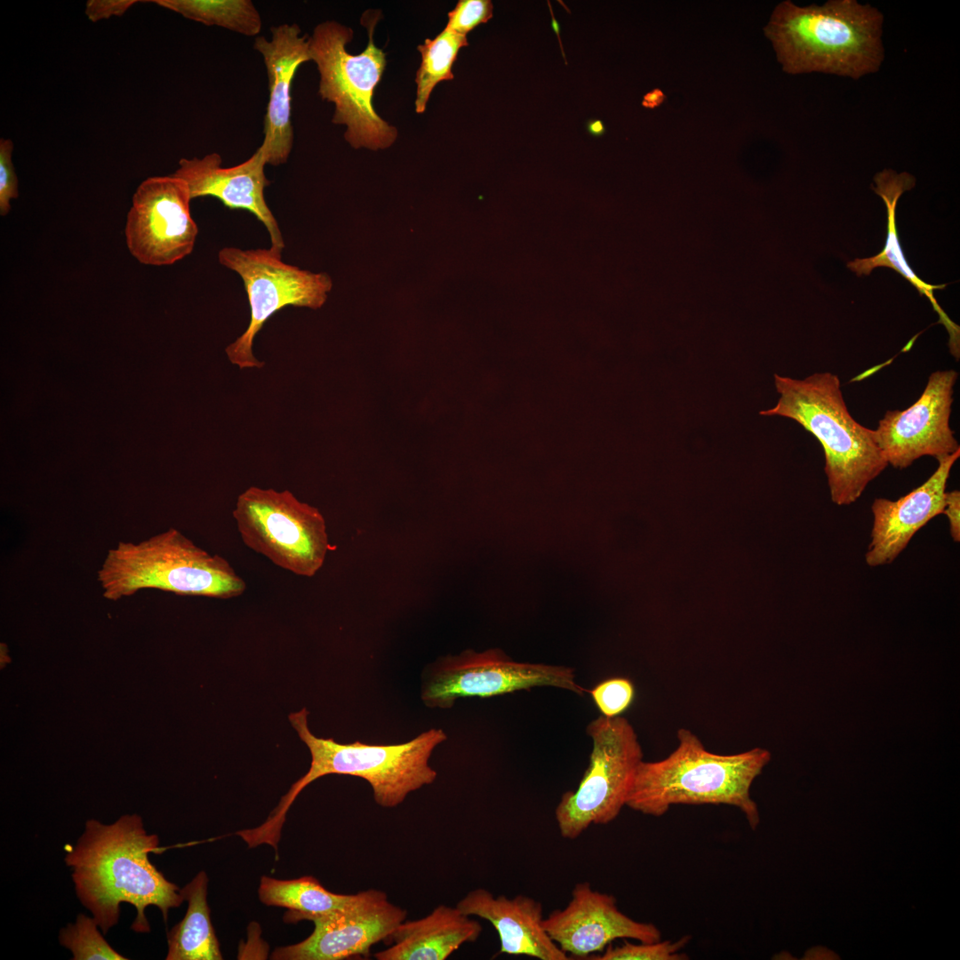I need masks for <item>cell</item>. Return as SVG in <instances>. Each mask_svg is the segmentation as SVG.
I'll return each mask as SVG.
<instances>
[{"label":"cell","mask_w":960,"mask_h":960,"mask_svg":"<svg viewBox=\"0 0 960 960\" xmlns=\"http://www.w3.org/2000/svg\"><path fill=\"white\" fill-rule=\"evenodd\" d=\"M156 835L148 834L138 814H124L111 824L88 820L75 845L65 847V863L71 868L75 892L103 934L119 922L122 903L136 909L131 929L150 932L145 914L149 906L164 921L171 908L184 901L180 889L151 863L158 850Z\"/></svg>","instance_id":"6da1fadb"},{"label":"cell","mask_w":960,"mask_h":960,"mask_svg":"<svg viewBox=\"0 0 960 960\" xmlns=\"http://www.w3.org/2000/svg\"><path fill=\"white\" fill-rule=\"evenodd\" d=\"M308 714L303 708L290 714L289 720L310 751V767L292 784L266 821L248 830L256 845L268 844L276 849L291 804L308 784L323 776L344 774L365 780L372 788L375 802L385 808L397 806L409 793L435 781L436 772L428 760L434 748L447 739L442 729H429L400 744H341L315 736L308 725Z\"/></svg>","instance_id":"7a4b0ae2"},{"label":"cell","mask_w":960,"mask_h":960,"mask_svg":"<svg viewBox=\"0 0 960 960\" xmlns=\"http://www.w3.org/2000/svg\"><path fill=\"white\" fill-rule=\"evenodd\" d=\"M882 23L878 10L854 0L806 7L784 1L774 9L764 33L785 72L857 79L880 67Z\"/></svg>","instance_id":"3957f363"},{"label":"cell","mask_w":960,"mask_h":960,"mask_svg":"<svg viewBox=\"0 0 960 960\" xmlns=\"http://www.w3.org/2000/svg\"><path fill=\"white\" fill-rule=\"evenodd\" d=\"M677 739V747L664 759L640 763L626 806L660 817L675 804L731 805L756 829L760 818L750 788L771 760L770 752L754 748L732 755L712 753L684 728Z\"/></svg>","instance_id":"277c9868"},{"label":"cell","mask_w":960,"mask_h":960,"mask_svg":"<svg viewBox=\"0 0 960 960\" xmlns=\"http://www.w3.org/2000/svg\"><path fill=\"white\" fill-rule=\"evenodd\" d=\"M780 395L764 416L791 419L820 443L831 500L851 505L888 466L873 429L857 422L844 402L837 375L816 372L804 380L774 375Z\"/></svg>","instance_id":"5b68a950"},{"label":"cell","mask_w":960,"mask_h":960,"mask_svg":"<svg viewBox=\"0 0 960 960\" xmlns=\"http://www.w3.org/2000/svg\"><path fill=\"white\" fill-rule=\"evenodd\" d=\"M97 580L103 596L113 601L144 588L220 599L246 590V582L227 559L174 527L138 543L119 541L108 549Z\"/></svg>","instance_id":"8992f818"},{"label":"cell","mask_w":960,"mask_h":960,"mask_svg":"<svg viewBox=\"0 0 960 960\" xmlns=\"http://www.w3.org/2000/svg\"><path fill=\"white\" fill-rule=\"evenodd\" d=\"M379 19L378 12L364 14L362 22L369 40L357 55L349 53L346 47L353 39L352 29L336 21L318 24L308 38L311 60L320 76L318 92L323 100L334 104L332 123L346 126L344 138L355 148H386L397 137L396 129L372 106L374 91L387 63L383 50L373 43Z\"/></svg>","instance_id":"52a82bcc"},{"label":"cell","mask_w":960,"mask_h":960,"mask_svg":"<svg viewBox=\"0 0 960 960\" xmlns=\"http://www.w3.org/2000/svg\"><path fill=\"white\" fill-rule=\"evenodd\" d=\"M232 516L246 547L295 575L313 577L331 549L321 512L289 490L250 486Z\"/></svg>","instance_id":"ba28073f"},{"label":"cell","mask_w":960,"mask_h":960,"mask_svg":"<svg viewBox=\"0 0 960 960\" xmlns=\"http://www.w3.org/2000/svg\"><path fill=\"white\" fill-rule=\"evenodd\" d=\"M587 732L593 747L588 766L575 791L561 796L555 810L559 833L576 839L592 825L613 821L626 805L643 750L628 720L603 715Z\"/></svg>","instance_id":"9c48e42d"},{"label":"cell","mask_w":960,"mask_h":960,"mask_svg":"<svg viewBox=\"0 0 960 960\" xmlns=\"http://www.w3.org/2000/svg\"><path fill=\"white\" fill-rule=\"evenodd\" d=\"M276 247L243 250L226 246L218 260L243 280L251 309L246 330L225 348L230 363L240 369H261L264 363L253 354V341L264 324L284 307L319 308L327 300L332 282L325 273H312L285 263Z\"/></svg>","instance_id":"30bf717a"},{"label":"cell","mask_w":960,"mask_h":960,"mask_svg":"<svg viewBox=\"0 0 960 960\" xmlns=\"http://www.w3.org/2000/svg\"><path fill=\"white\" fill-rule=\"evenodd\" d=\"M548 686L583 696L574 669L564 666L515 661L499 649L467 650L439 659L427 672L421 699L430 708H449L460 698H488Z\"/></svg>","instance_id":"8fae6325"},{"label":"cell","mask_w":960,"mask_h":960,"mask_svg":"<svg viewBox=\"0 0 960 960\" xmlns=\"http://www.w3.org/2000/svg\"><path fill=\"white\" fill-rule=\"evenodd\" d=\"M190 201L187 183L172 174L139 185L124 228L127 247L139 262L168 266L192 252L198 228Z\"/></svg>","instance_id":"7c38bea8"},{"label":"cell","mask_w":960,"mask_h":960,"mask_svg":"<svg viewBox=\"0 0 960 960\" xmlns=\"http://www.w3.org/2000/svg\"><path fill=\"white\" fill-rule=\"evenodd\" d=\"M957 377L952 369L936 371L911 406L884 413L873 436L888 465L903 469L923 456L939 459L960 450L949 424Z\"/></svg>","instance_id":"4fadbf2b"},{"label":"cell","mask_w":960,"mask_h":960,"mask_svg":"<svg viewBox=\"0 0 960 960\" xmlns=\"http://www.w3.org/2000/svg\"><path fill=\"white\" fill-rule=\"evenodd\" d=\"M407 912L388 900L387 894L370 889L356 893L346 908L327 914L309 916L305 920L315 924L313 932L304 940L279 948L273 959L341 960L370 956L371 948L388 940L395 930L405 921Z\"/></svg>","instance_id":"5bb4252c"},{"label":"cell","mask_w":960,"mask_h":960,"mask_svg":"<svg viewBox=\"0 0 960 960\" xmlns=\"http://www.w3.org/2000/svg\"><path fill=\"white\" fill-rule=\"evenodd\" d=\"M542 924L571 959H588L617 939L639 942L661 939L656 925L630 918L618 908L613 895L594 890L588 882L576 884L569 903L552 911Z\"/></svg>","instance_id":"9a60e30c"},{"label":"cell","mask_w":960,"mask_h":960,"mask_svg":"<svg viewBox=\"0 0 960 960\" xmlns=\"http://www.w3.org/2000/svg\"><path fill=\"white\" fill-rule=\"evenodd\" d=\"M297 24L271 28V38L258 36L253 48L263 57L269 98L264 121V139L259 149L267 164L278 166L287 162L293 144L291 121L292 84L299 67L311 60L309 42Z\"/></svg>","instance_id":"2e32d148"},{"label":"cell","mask_w":960,"mask_h":960,"mask_svg":"<svg viewBox=\"0 0 960 960\" xmlns=\"http://www.w3.org/2000/svg\"><path fill=\"white\" fill-rule=\"evenodd\" d=\"M221 163L218 153L181 158L172 175L187 183L191 199L212 196L229 209L253 214L268 232L271 246L283 250L282 232L264 196L269 180L264 172L268 164L263 153L258 148L247 160L231 167H222Z\"/></svg>","instance_id":"e0dca14e"},{"label":"cell","mask_w":960,"mask_h":960,"mask_svg":"<svg viewBox=\"0 0 960 960\" xmlns=\"http://www.w3.org/2000/svg\"><path fill=\"white\" fill-rule=\"evenodd\" d=\"M960 450L937 459L933 474L920 486L896 500L876 498L871 505L873 525L865 555L872 567L891 564L912 537L931 519L942 514L947 482Z\"/></svg>","instance_id":"ac0fdd59"},{"label":"cell","mask_w":960,"mask_h":960,"mask_svg":"<svg viewBox=\"0 0 960 960\" xmlns=\"http://www.w3.org/2000/svg\"><path fill=\"white\" fill-rule=\"evenodd\" d=\"M467 916L490 922L497 931L500 954L526 956L540 960H569L543 927L541 902L525 895L494 897L479 888L467 893L456 906Z\"/></svg>","instance_id":"d6986e66"},{"label":"cell","mask_w":960,"mask_h":960,"mask_svg":"<svg viewBox=\"0 0 960 960\" xmlns=\"http://www.w3.org/2000/svg\"><path fill=\"white\" fill-rule=\"evenodd\" d=\"M479 922L457 907L437 906L427 916L404 921L392 933L389 948L377 952L378 960H444L482 932Z\"/></svg>","instance_id":"ffe728a7"},{"label":"cell","mask_w":960,"mask_h":960,"mask_svg":"<svg viewBox=\"0 0 960 960\" xmlns=\"http://www.w3.org/2000/svg\"><path fill=\"white\" fill-rule=\"evenodd\" d=\"M874 181L876 186H872V188L882 197L887 209V236L884 247L875 256L849 261L847 268L858 276H868L874 268L879 267L892 268L901 275L918 291L920 295L925 296L930 300L933 309L939 315V323L942 324L948 332L950 353L958 360L960 328L946 315L933 294L935 290H941L947 284H931L919 278L908 265L898 236L895 219L896 205L900 196L915 186V178L908 172L897 173L892 170L884 169L875 176Z\"/></svg>","instance_id":"44dd1931"},{"label":"cell","mask_w":960,"mask_h":960,"mask_svg":"<svg viewBox=\"0 0 960 960\" xmlns=\"http://www.w3.org/2000/svg\"><path fill=\"white\" fill-rule=\"evenodd\" d=\"M208 877L200 871L180 892L188 908L183 919L167 933L166 960H220L222 956L207 904Z\"/></svg>","instance_id":"7402d4cb"},{"label":"cell","mask_w":960,"mask_h":960,"mask_svg":"<svg viewBox=\"0 0 960 960\" xmlns=\"http://www.w3.org/2000/svg\"><path fill=\"white\" fill-rule=\"evenodd\" d=\"M259 897L268 906L289 909L286 922H299L315 915L344 909L355 900L356 894H338L326 890L313 876L280 880L269 876L260 878Z\"/></svg>","instance_id":"603a6c76"},{"label":"cell","mask_w":960,"mask_h":960,"mask_svg":"<svg viewBox=\"0 0 960 960\" xmlns=\"http://www.w3.org/2000/svg\"><path fill=\"white\" fill-rule=\"evenodd\" d=\"M154 4L205 26L247 36L260 34L262 20L250 0H155Z\"/></svg>","instance_id":"cb8c5ba5"},{"label":"cell","mask_w":960,"mask_h":960,"mask_svg":"<svg viewBox=\"0 0 960 960\" xmlns=\"http://www.w3.org/2000/svg\"><path fill=\"white\" fill-rule=\"evenodd\" d=\"M467 45V36L446 28H444L433 39L426 38L422 44L418 45L421 62L415 78L417 113L420 114L426 110L431 92L438 83L453 79L452 65L459 51Z\"/></svg>","instance_id":"d4e9b609"},{"label":"cell","mask_w":960,"mask_h":960,"mask_svg":"<svg viewBox=\"0 0 960 960\" xmlns=\"http://www.w3.org/2000/svg\"><path fill=\"white\" fill-rule=\"evenodd\" d=\"M93 916L78 914L75 923L59 931V943L70 950L73 960H126L116 951L99 931Z\"/></svg>","instance_id":"484cf974"},{"label":"cell","mask_w":960,"mask_h":960,"mask_svg":"<svg viewBox=\"0 0 960 960\" xmlns=\"http://www.w3.org/2000/svg\"><path fill=\"white\" fill-rule=\"evenodd\" d=\"M691 936L685 935L676 941L659 940L640 942L639 944L624 941L620 946L609 944L599 954L593 955L588 960H684L688 956L681 949L690 941Z\"/></svg>","instance_id":"4316f807"},{"label":"cell","mask_w":960,"mask_h":960,"mask_svg":"<svg viewBox=\"0 0 960 960\" xmlns=\"http://www.w3.org/2000/svg\"><path fill=\"white\" fill-rule=\"evenodd\" d=\"M589 692L599 711L607 717L618 716L623 713L631 705L635 696L633 684L625 677L606 679Z\"/></svg>","instance_id":"83f0119b"},{"label":"cell","mask_w":960,"mask_h":960,"mask_svg":"<svg viewBox=\"0 0 960 960\" xmlns=\"http://www.w3.org/2000/svg\"><path fill=\"white\" fill-rule=\"evenodd\" d=\"M492 4L489 0H460L448 13L444 28L467 36V34L492 17Z\"/></svg>","instance_id":"f1b7e54d"},{"label":"cell","mask_w":960,"mask_h":960,"mask_svg":"<svg viewBox=\"0 0 960 960\" xmlns=\"http://www.w3.org/2000/svg\"><path fill=\"white\" fill-rule=\"evenodd\" d=\"M13 143L9 139L0 140V214L6 215L11 210V200L19 196L18 178L12 160Z\"/></svg>","instance_id":"f546056e"},{"label":"cell","mask_w":960,"mask_h":960,"mask_svg":"<svg viewBox=\"0 0 960 960\" xmlns=\"http://www.w3.org/2000/svg\"><path fill=\"white\" fill-rule=\"evenodd\" d=\"M137 0H90L85 6L87 18L93 21L122 16Z\"/></svg>","instance_id":"4dcf8cb0"},{"label":"cell","mask_w":960,"mask_h":960,"mask_svg":"<svg viewBox=\"0 0 960 960\" xmlns=\"http://www.w3.org/2000/svg\"><path fill=\"white\" fill-rule=\"evenodd\" d=\"M942 514L948 519L949 532L955 542L960 541V492H946L945 507Z\"/></svg>","instance_id":"1f68e13d"},{"label":"cell","mask_w":960,"mask_h":960,"mask_svg":"<svg viewBox=\"0 0 960 960\" xmlns=\"http://www.w3.org/2000/svg\"><path fill=\"white\" fill-rule=\"evenodd\" d=\"M665 99L666 96L660 89H653L644 95L642 104L645 108H654L663 103Z\"/></svg>","instance_id":"d6a6232c"},{"label":"cell","mask_w":960,"mask_h":960,"mask_svg":"<svg viewBox=\"0 0 960 960\" xmlns=\"http://www.w3.org/2000/svg\"><path fill=\"white\" fill-rule=\"evenodd\" d=\"M588 129L595 136L602 135L605 131L604 125L600 120L591 121L588 125Z\"/></svg>","instance_id":"836d02e7"}]
</instances>
